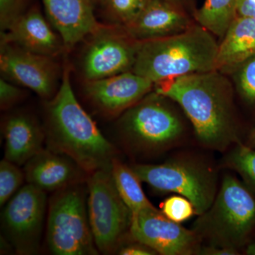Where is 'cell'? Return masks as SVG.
<instances>
[{
	"mask_svg": "<svg viewBox=\"0 0 255 255\" xmlns=\"http://www.w3.org/2000/svg\"><path fill=\"white\" fill-rule=\"evenodd\" d=\"M155 92L174 101L189 119L201 143L226 150L240 141L231 82L219 70L157 82Z\"/></svg>",
	"mask_w": 255,
	"mask_h": 255,
	"instance_id": "obj_1",
	"label": "cell"
},
{
	"mask_svg": "<svg viewBox=\"0 0 255 255\" xmlns=\"http://www.w3.org/2000/svg\"><path fill=\"white\" fill-rule=\"evenodd\" d=\"M50 150L68 156L89 173L110 169L116 150L83 110L74 94L68 70L48 108Z\"/></svg>",
	"mask_w": 255,
	"mask_h": 255,
	"instance_id": "obj_2",
	"label": "cell"
},
{
	"mask_svg": "<svg viewBox=\"0 0 255 255\" xmlns=\"http://www.w3.org/2000/svg\"><path fill=\"white\" fill-rule=\"evenodd\" d=\"M219 44L211 32L196 23L174 36L138 42L132 72L155 85L215 70Z\"/></svg>",
	"mask_w": 255,
	"mask_h": 255,
	"instance_id": "obj_3",
	"label": "cell"
},
{
	"mask_svg": "<svg viewBox=\"0 0 255 255\" xmlns=\"http://www.w3.org/2000/svg\"><path fill=\"white\" fill-rule=\"evenodd\" d=\"M194 231L211 246L236 250L246 246L255 229V196L231 175L223 178L214 203Z\"/></svg>",
	"mask_w": 255,
	"mask_h": 255,
	"instance_id": "obj_4",
	"label": "cell"
},
{
	"mask_svg": "<svg viewBox=\"0 0 255 255\" xmlns=\"http://www.w3.org/2000/svg\"><path fill=\"white\" fill-rule=\"evenodd\" d=\"M47 242L57 255H95L85 194L77 185L60 189L50 201Z\"/></svg>",
	"mask_w": 255,
	"mask_h": 255,
	"instance_id": "obj_5",
	"label": "cell"
},
{
	"mask_svg": "<svg viewBox=\"0 0 255 255\" xmlns=\"http://www.w3.org/2000/svg\"><path fill=\"white\" fill-rule=\"evenodd\" d=\"M87 185V211L96 246L103 254H112L130 230L131 212L119 194L111 168L92 172Z\"/></svg>",
	"mask_w": 255,
	"mask_h": 255,
	"instance_id": "obj_6",
	"label": "cell"
},
{
	"mask_svg": "<svg viewBox=\"0 0 255 255\" xmlns=\"http://www.w3.org/2000/svg\"><path fill=\"white\" fill-rule=\"evenodd\" d=\"M131 168L141 182L154 190L176 193L187 198L199 216L209 209L216 198L214 172L196 162L177 159L160 164H137Z\"/></svg>",
	"mask_w": 255,
	"mask_h": 255,
	"instance_id": "obj_7",
	"label": "cell"
},
{
	"mask_svg": "<svg viewBox=\"0 0 255 255\" xmlns=\"http://www.w3.org/2000/svg\"><path fill=\"white\" fill-rule=\"evenodd\" d=\"M163 99L157 93L147 95L127 110L120 127L129 144L140 150L157 151L179 141L184 126Z\"/></svg>",
	"mask_w": 255,
	"mask_h": 255,
	"instance_id": "obj_8",
	"label": "cell"
},
{
	"mask_svg": "<svg viewBox=\"0 0 255 255\" xmlns=\"http://www.w3.org/2000/svg\"><path fill=\"white\" fill-rule=\"evenodd\" d=\"M46 191L28 184L11 198L2 214L4 233L21 255L36 253L46 214Z\"/></svg>",
	"mask_w": 255,
	"mask_h": 255,
	"instance_id": "obj_9",
	"label": "cell"
},
{
	"mask_svg": "<svg viewBox=\"0 0 255 255\" xmlns=\"http://www.w3.org/2000/svg\"><path fill=\"white\" fill-rule=\"evenodd\" d=\"M129 233L134 241L160 255L198 254L200 249L201 238L195 231L169 219L155 207L132 214Z\"/></svg>",
	"mask_w": 255,
	"mask_h": 255,
	"instance_id": "obj_10",
	"label": "cell"
},
{
	"mask_svg": "<svg viewBox=\"0 0 255 255\" xmlns=\"http://www.w3.org/2000/svg\"><path fill=\"white\" fill-rule=\"evenodd\" d=\"M85 51L83 73L88 81L132 71L138 42L125 34L110 33L102 28L95 33Z\"/></svg>",
	"mask_w": 255,
	"mask_h": 255,
	"instance_id": "obj_11",
	"label": "cell"
},
{
	"mask_svg": "<svg viewBox=\"0 0 255 255\" xmlns=\"http://www.w3.org/2000/svg\"><path fill=\"white\" fill-rule=\"evenodd\" d=\"M49 58L1 43V71L43 98L50 97L55 88L54 68Z\"/></svg>",
	"mask_w": 255,
	"mask_h": 255,
	"instance_id": "obj_12",
	"label": "cell"
},
{
	"mask_svg": "<svg viewBox=\"0 0 255 255\" xmlns=\"http://www.w3.org/2000/svg\"><path fill=\"white\" fill-rule=\"evenodd\" d=\"M153 87V82L128 71L88 81L85 92L100 110L110 114H117L140 102Z\"/></svg>",
	"mask_w": 255,
	"mask_h": 255,
	"instance_id": "obj_13",
	"label": "cell"
},
{
	"mask_svg": "<svg viewBox=\"0 0 255 255\" xmlns=\"http://www.w3.org/2000/svg\"><path fill=\"white\" fill-rule=\"evenodd\" d=\"M187 11L166 0H149L140 16L124 28L134 41L142 42L174 36L194 24Z\"/></svg>",
	"mask_w": 255,
	"mask_h": 255,
	"instance_id": "obj_14",
	"label": "cell"
},
{
	"mask_svg": "<svg viewBox=\"0 0 255 255\" xmlns=\"http://www.w3.org/2000/svg\"><path fill=\"white\" fill-rule=\"evenodd\" d=\"M48 19L59 33L64 46L73 48L102 27L94 15L91 0H42Z\"/></svg>",
	"mask_w": 255,
	"mask_h": 255,
	"instance_id": "obj_15",
	"label": "cell"
},
{
	"mask_svg": "<svg viewBox=\"0 0 255 255\" xmlns=\"http://www.w3.org/2000/svg\"><path fill=\"white\" fill-rule=\"evenodd\" d=\"M1 34V43H13L23 50L49 58L61 49L59 38L36 7L23 13Z\"/></svg>",
	"mask_w": 255,
	"mask_h": 255,
	"instance_id": "obj_16",
	"label": "cell"
},
{
	"mask_svg": "<svg viewBox=\"0 0 255 255\" xmlns=\"http://www.w3.org/2000/svg\"><path fill=\"white\" fill-rule=\"evenodd\" d=\"M82 170L68 156L51 150H42L26 163L28 184L43 191L60 190L78 179Z\"/></svg>",
	"mask_w": 255,
	"mask_h": 255,
	"instance_id": "obj_17",
	"label": "cell"
},
{
	"mask_svg": "<svg viewBox=\"0 0 255 255\" xmlns=\"http://www.w3.org/2000/svg\"><path fill=\"white\" fill-rule=\"evenodd\" d=\"M255 54V19L237 16L219 44L216 70L225 74Z\"/></svg>",
	"mask_w": 255,
	"mask_h": 255,
	"instance_id": "obj_18",
	"label": "cell"
},
{
	"mask_svg": "<svg viewBox=\"0 0 255 255\" xmlns=\"http://www.w3.org/2000/svg\"><path fill=\"white\" fill-rule=\"evenodd\" d=\"M5 159L26 164L43 150V132L29 117L16 115L8 119L4 128Z\"/></svg>",
	"mask_w": 255,
	"mask_h": 255,
	"instance_id": "obj_19",
	"label": "cell"
},
{
	"mask_svg": "<svg viewBox=\"0 0 255 255\" xmlns=\"http://www.w3.org/2000/svg\"><path fill=\"white\" fill-rule=\"evenodd\" d=\"M111 172L119 194L131 214L155 207L146 197L140 184L141 181L131 167L115 157L111 165Z\"/></svg>",
	"mask_w": 255,
	"mask_h": 255,
	"instance_id": "obj_20",
	"label": "cell"
},
{
	"mask_svg": "<svg viewBox=\"0 0 255 255\" xmlns=\"http://www.w3.org/2000/svg\"><path fill=\"white\" fill-rule=\"evenodd\" d=\"M237 16V0H205L193 15L197 24L221 38Z\"/></svg>",
	"mask_w": 255,
	"mask_h": 255,
	"instance_id": "obj_21",
	"label": "cell"
},
{
	"mask_svg": "<svg viewBox=\"0 0 255 255\" xmlns=\"http://www.w3.org/2000/svg\"><path fill=\"white\" fill-rule=\"evenodd\" d=\"M225 161L241 175L246 187L255 195V149L238 142Z\"/></svg>",
	"mask_w": 255,
	"mask_h": 255,
	"instance_id": "obj_22",
	"label": "cell"
},
{
	"mask_svg": "<svg viewBox=\"0 0 255 255\" xmlns=\"http://www.w3.org/2000/svg\"><path fill=\"white\" fill-rule=\"evenodd\" d=\"M226 74L231 75L242 100L247 105L255 107V54L230 69Z\"/></svg>",
	"mask_w": 255,
	"mask_h": 255,
	"instance_id": "obj_23",
	"label": "cell"
},
{
	"mask_svg": "<svg viewBox=\"0 0 255 255\" xmlns=\"http://www.w3.org/2000/svg\"><path fill=\"white\" fill-rule=\"evenodd\" d=\"M149 0H101L104 9L111 17L124 28L136 20Z\"/></svg>",
	"mask_w": 255,
	"mask_h": 255,
	"instance_id": "obj_24",
	"label": "cell"
},
{
	"mask_svg": "<svg viewBox=\"0 0 255 255\" xmlns=\"http://www.w3.org/2000/svg\"><path fill=\"white\" fill-rule=\"evenodd\" d=\"M25 174L20 170L17 164L6 159L0 162V204L4 205L23 184Z\"/></svg>",
	"mask_w": 255,
	"mask_h": 255,
	"instance_id": "obj_25",
	"label": "cell"
},
{
	"mask_svg": "<svg viewBox=\"0 0 255 255\" xmlns=\"http://www.w3.org/2000/svg\"><path fill=\"white\" fill-rule=\"evenodd\" d=\"M162 214L174 222L180 223L196 214L195 209L189 199L181 195L167 198L161 204Z\"/></svg>",
	"mask_w": 255,
	"mask_h": 255,
	"instance_id": "obj_26",
	"label": "cell"
},
{
	"mask_svg": "<svg viewBox=\"0 0 255 255\" xmlns=\"http://www.w3.org/2000/svg\"><path fill=\"white\" fill-rule=\"evenodd\" d=\"M30 0H0V26L1 33L26 12V6Z\"/></svg>",
	"mask_w": 255,
	"mask_h": 255,
	"instance_id": "obj_27",
	"label": "cell"
},
{
	"mask_svg": "<svg viewBox=\"0 0 255 255\" xmlns=\"http://www.w3.org/2000/svg\"><path fill=\"white\" fill-rule=\"evenodd\" d=\"M21 95V90L6 80H0V104L1 108H7L14 103Z\"/></svg>",
	"mask_w": 255,
	"mask_h": 255,
	"instance_id": "obj_28",
	"label": "cell"
},
{
	"mask_svg": "<svg viewBox=\"0 0 255 255\" xmlns=\"http://www.w3.org/2000/svg\"><path fill=\"white\" fill-rule=\"evenodd\" d=\"M117 252L119 255H152L157 253L149 247L138 242L127 246H121Z\"/></svg>",
	"mask_w": 255,
	"mask_h": 255,
	"instance_id": "obj_29",
	"label": "cell"
},
{
	"mask_svg": "<svg viewBox=\"0 0 255 255\" xmlns=\"http://www.w3.org/2000/svg\"><path fill=\"white\" fill-rule=\"evenodd\" d=\"M237 15L255 19V0H237Z\"/></svg>",
	"mask_w": 255,
	"mask_h": 255,
	"instance_id": "obj_30",
	"label": "cell"
},
{
	"mask_svg": "<svg viewBox=\"0 0 255 255\" xmlns=\"http://www.w3.org/2000/svg\"><path fill=\"white\" fill-rule=\"evenodd\" d=\"M238 251H236V250L222 248V247L210 246L209 247H205V248H200L198 254L209 255H238Z\"/></svg>",
	"mask_w": 255,
	"mask_h": 255,
	"instance_id": "obj_31",
	"label": "cell"
},
{
	"mask_svg": "<svg viewBox=\"0 0 255 255\" xmlns=\"http://www.w3.org/2000/svg\"><path fill=\"white\" fill-rule=\"evenodd\" d=\"M166 1L180 8L181 9L187 11L192 16L194 13L195 12L196 9L194 6V0H166Z\"/></svg>",
	"mask_w": 255,
	"mask_h": 255,
	"instance_id": "obj_32",
	"label": "cell"
},
{
	"mask_svg": "<svg viewBox=\"0 0 255 255\" xmlns=\"http://www.w3.org/2000/svg\"><path fill=\"white\" fill-rule=\"evenodd\" d=\"M246 144L247 145L249 146V147L255 149V127L252 130L251 133H250Z\"/></svg>",
	"mask_w": 255,
	"mask_h": 255,
	"instance_id": "obj_33",
	"label": "cell"
},
{
	"mask_svg": "<svg viewBox=\"0 0 255 255\" xmlns=\"http://www.w3.org/2000/svg\"><path fill=\"white\" fill-rule=\"evenodd\" d=\"M246 253L248 255H255V243L248 244L246 248Z\"/></svg>",
	"mask_w": 255,
	"mask_h": 255,
	"instance_id": "obj_34",
	"label": "cell"
},
{
	"mask_svg": "<svg viewBox=\"0 0 255 255\" xmlns=\"http://www.w3.org/2000/svg\"><path fill=\"white\" fill-rule=\"evenodd\" d=\"M91 1H92V0H91Z\"/></svg>",
	"mask_w": 255,
	"mask_h": 255,
	"instance_id": "obj_35",
	"label": "cell"
}]
</instances>
